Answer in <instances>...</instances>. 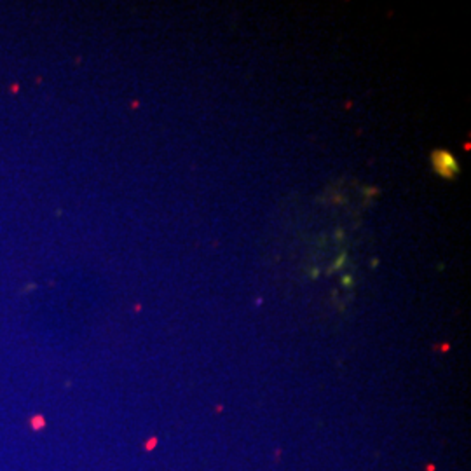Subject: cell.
Listing matches in <instances>:
<instances>
[{"label":"cell","mask_w":471,"mask_h":471,"mask_svg":"<svg viewBox=\"0 0 471 471\" xmlns=\"http://www.w3.org/2000/svg\"><path fill=\"white\" fill-rule=\"evenodd\" d=\"M431 164H433V169H435L436 175L442 176V178H447V180L455 178L461 171L459 163L455 161V157L452 156L450 152L443 150V148H438V150L433 152Z\"/></svg>","instance_id":"cell-1"}]
</instances>
